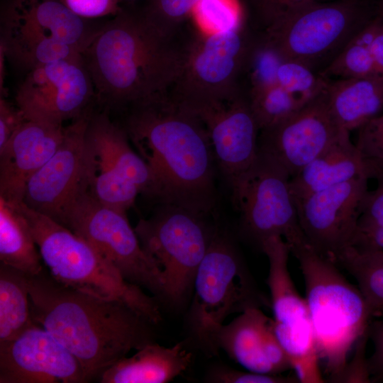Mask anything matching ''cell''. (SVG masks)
Masks as SVG:
<instances>
[{"instance_id": "obj_1", "label": "cell", "mask_w": 383, "mask_h": 383, "mask_svg": "<svg viewBox=\"0 0 383 383\" xmlns=\"http://www.w3.org/2000/svg\"><path fill=\"white\" fill-rule=\"evenodd\" d=\"M123 128L151 171L157 203L213 216L216 164L194 112L165 94L131 106Z\"/></svg>"}, {"instance_id": "obj_2", "label": "cell", "mask_w": 383, "mask_h": 383, "mask_svg": "<svg viewBox=\"0 0 383 383\" xmlns=\"http://www.w3.org/2000/svg\"><path fill=\"white\" fill-rule=\"evenodd\" d=\"M28 287L33 321L75 356L88 382L155 342L156 325L123 301L67 287L44 267L28 275Z\"/></svg>"}, {"instance_id": "obj_3", "label": "cell", "mask_w": 383, "mask_h": 383, "mask_svg": "<svg viewBox=\"0 0 383 383\" xmlns=\"http://www.w3.org/2000/svg\"><path fill=\"white\" fill-rule=\"evenodd\" d=\"M141 12L121 9L99 26L82 53L99 99L109 106H133L167 94L183 67L185 49Z\"/></svg>"}, {"instance_id": "obj_4", "label": "cell", "mask_w": 383, "mask_h": 383, "mask_svg": "<svg viewBox=\"0 0 383 383\" xmlns=\"http://www.w3.org/2000/svg\"><path fill=\"white\" fill-rule=\"evenodd\" d=\"M290 250L304 276L319 361L330 380L343 382L350 353L372 321L365 299L339 272L336 264L307 242Z\"/></svg>"}, {"instance_id": "obj_5", "label": "cell", "mask_w": 383, "mask_h": 383, "mask_svg": "<svg viewBox=\"0 0 383 383\" xmlns=\"http://www.w3.org/2000/svg\"><path fill=\"white\" fill-rule=\"evenodd\" d=\"M13 204L26 219L42 260L57 282L99 297L119 300L155 325L161 322L157 299L126 281L86 240L23 201Z\"/></svg>"}, {"instance_id": "obj_6", "label": "cell", "mask_w": 383, "mask_h": 383, "mask_svg": "<svg viewBox=\"0 0 383 383\" xmlns=\"http://www.w3.org/2000/svg\"><path fill=\"white\" fill-rule=\"evenodd\" d=\"M73 13L62 0H3L0 49L26 73L57 60L83 61L99 27Z\"/></svg>"}, {"instance_id": "obj_7", "label": "cell", "mask_w": 383, "mask_h": 383, "mask_svg": "<svg viewBox=\"0 0 383 383\" xmlns=\"http://www.w3.org/2000/svg\"><path fill=\"white\" fill-rule=\"evenodd\" d=\"M187 316L191 338L213 355L212 336L231 314L271 307L257 287L233 241L218 228L196 271Z\"/></svg>"}, {"instance_id": "obj_8", "label": "cell", "mask_w": 383, "mask_h": 383, "mask_svg": "<svg viewBox=\"0 0 383 383\" xmlns=\"http://www.w3.org/2000/svg\"><path fill=\"white\" fill-rule=\"evenodd\" d=\"M213 216L170 204H157L138 221L135 231L147 255L161 272L163 302L179 306L193 289L194 277L218 230Z\"/></svg>"}, {"instance_id": "obj_9", "label": "cell", "mask_w": 383, "mask_h": 383, "mask_svg": "<svg viewBox=\"0 0 383 383\" xmlns=\"http://www.w3.org/2000/svg\"><path fill=\"white\" fill-rule=\"evenodd\" d=\"M372 13L368 0L313 1L282 13L269 24L265 38L285 60L312 68L333 59Z\"/></svg>"}, {"instance_id": "obj_10", "label": "cell", "mask_w": 383, "mask_h": 383, "mask_svg": "<svg viewBox=\"0 0 383 383\" xmlns=\"http://www.w3.org/2000/svg\"><path fill=\"white\" fill-rule=\"evenodd\" d=\"M84 165L87 191L101 203L126 212L140 194L155 200L151 171L106 113L89 116Z\"/></svg>"}, {"instance_id": "obj_11", "label": "cell", "mask_w": 383, "mask_h": 383, "mask_svg": "<svg viewBox=\"0 0 383 383\" xmlns=\"http://www.w3.org/2000/svg\"><path fill=\"white\" fill-rule=\"evenodd\" d=\"M57 222L90 244L126 281L145 288L163 302L161 272L142 248L126 212L101 203L84 190Z\"/></svg>"}, {"instance_id": "obj_12", "label": "cell", "mask_w": 383, "mask_h": 383, "mask_svg": "<svg viewBox=\"0 0 383 383\" xmlns=\"http://www.w3.org/2000/svg\"><path fill=\"white\" fill-rule=\"evenodd\" d=\"M290 177L258 152L232 199L240 213L242 236L260 250L265 241L282 237L292 248L306 243L290 189Z\"/></svg>"}, {"instance_id": "obj_13", "label": "cell", "mask_w": 383, "mask_h": 383, "mask_svg": "<svg viewBox=\"0 0 383 383\" xmlns=\"http://www.w3.org/2000/svg\"><path fill=\"white\" fill-rule=\"evenodd\" d=\"M252 44L242 26L203 33L185 49L182 72L172 97L187 108L227 101L237 96Z\"/></svg>"}, {"instance_id": "obj_14", "label": "cell", "mask_w": 383, "mask_h": 383, "mask_svg": "<svg viewBox=\"0 0 383 383\" xmlns=\"http://www.w3.org/2000/svg\"><path fill=\"white\" fill-rule=\"evenodd\" d=\"M94 92L83 61L63 60L26 72L15 100L27 120L62 126L84 114Z\"/></svg>"}, {"instance_id": "obj_15", "label": "cell", "mask_w": 383, "mask_h": 383, "mask_svg": "<svg viewBox=\"0 0 383 383\" xmlns=\"http://www.w3.org/2000/svg\"><path fill=\"white\" fill-rule=\"evenodd\" d=\"M368 180L355 179L294 201L307 243L334 263L337 255L352 245L369 192Z\"/></svg>"}, {"instance_id": "obj_16", "label": "cell", "mask_w": 383, "mask_h": 383, "mask_svg": "<svg viewBox=\"0 0 383 383\" xmlns=\"http://www.w3.org/2000/svg\"><path fill=\"white\" fill-rule=\"evenodd\" d=\"M345 131L333 116L324 89L285 121L260 131L258 152L280 166L291 179Z\"/></svg>"}, {"instance_id": "obj_17", "label": "cell", "mask_w": 383, "mask_h": 383, "mask_svg": "<svg viewBox=\"0 0 383 383\" xmlns=\"http://www.w3.org/2000/svg\"><path fill=\"white\" fill-rule=\"evenodd\" d=\"M188 109L207 131L216 166L233 199L258 156L260 131L249 101L238 94L227 101Z\"/></svg>"}, {"instance_id": "obj_18", "label": "cell", "mask_w": 383, "mask_h": 383, "mask_svg": "<svg viewBox=\"0 0 383 383\" xmlns=\"http://www.w3.org/2000/svg\"><path fill=\"white\" fill-rule=\"evenodd\" d=\"M85 113L65 127L63 139L53 155L30 177L23 202L58 221L84 186Z\"/></svg>"}, {"instance_id": "obj_19", "label": "cell", "mask_w": 383, "mask_h": 383, "mask_svg": "<svg viewBox=\"0 0 383 383\" xmlns=\"http://www.w3.org/2000/svg\"><path fill=\"white\" fill-rule=\"evenodd\" d=\"M89 382L79 360L35 323L0 343V383Z\"/></svg>"}, {"instance_id": "obj_20", "label": "cell", "mask_w": 383, "mask_h": 383, "mask_svg": "<svg viewBox=\"0 0 383 383\" xmlns=\"http://www.w3.org/2000/svg\"><path fill=\"white\" fill-rule=\"evenodd\" d=\"M65 126L26 120L0 148V198L11 204L23 201L30 177L53 155Z\"/></svg>"}, {"instance_id": "obj_21", "label": "cell", "mask_w": 383, "mask_h": 383, "mask_svg": "<svg viewBox=\"0 0 383 383\" xmlns=\"http://www.w3.org/2000/svg\"><path fill=\"white\" fill-rule=\"evenodd\" d=\"M383 177V170L366 158L345 131L299 173L290 179L294 201L358 178Z\"/></svg>"}, {"instance_id": "obj_22", "label": "cell", "mask_w": 383, "mask_h": 383, "mask_svg": "<svg viewBox=\"0 0 383 383\" xmlns=\"http://www.w3.org/2000/svg\"><path fill=\"white\" fill-rule=\"evenodd\" d=\"M192 353L183 343L166 348L150 343L106 369L99 377L101 383H165L184 372Z\"/></svg>"}, {"instance_id": "obj_23", "label": "cell", "mask_w": 383, "mask_h": 383, "mask_svg": "<svg viewBox=\"0 0 383 383\" xmlns=\"http://www.w3.org/2000/svg\"><path fill=\"white\" fill-rule=\"evenodd\" d=\"M271 318L260 308H249L230 323L216 328L212 336L213 355L220 349L248 371L277 374L265 357L263 335Z\"/></svg>"}, {"instance_id": "obj_24", "label": "cell", "mask_w": 383, "mask_h": 383, "mask_svg": "<svg viewBox=\"0 0 383 383\" xmlns=\"http://www.w3.org/2000/svg\"><path fill=\"white\" fill-rule=\"evenodd\" d=\"M325 94L330 110L348 131L359 129L383 108V77L328 81Z\"/></svg>"}, {"instance_id": "obj_25", "label": "cell", "mask_w": 383, "mask_h": 383, "mask_svg": "<svg viewBox=\"0 0 383 383\" xmlns=\"http://www.w3.org/2000/svg\"><path fill=\"white\" fill-rule=\"evenodd\" d=\"M260 251L269 261L267 284L274 321L291 323L309 318L306 299L296 291L289 272V245L282 237L273 236L264 242Z\"/></svg>"}, {"instance_id": "obj_26", "label": "cell", "mask_w": 383, "mask_h": 383, "mask_svg": "<svg viewBox=\"0 0 383 383\" xmlns=\"http://www.w3.org/2000/svg\"><path fill=\"white\" fill-rule=\"evenodd\" d=\"M42 261L26 219L13 204L0 198V262L30 276L43 269Z\"/></svg>"}, {"instance_id": "obj_27", "label": "cell", "mask_w": 383, "mask_h": 383, "mask_svg": "<svg viewBox=\"0 0 383 383\" xmlns=\"http://www.w3.org/2000/svg\"><path fill=\"white\" fill-rule=\"evenodd\" d=\"M34 324L28 275L0 262V343L16 338Z\"/></svg>"}, {"instance_id": "obj_28", "label": "cell", "mask_w": 383, "mask_h": 383, "mask_svg": "<svg viewBox=\"0 0 383 383\" xmlns=\"http://www.w3.org/2000/svg\"><path fill=\"white\" fill-rule=\"evenodd\" d=\"M335 264L357 281L372 319L383 316V250L349 245L337 255Z\"/></svg>"}, {"instance_id": "obj_29", "label": "cell", "mask_w": 383, "mask_h": 383, "mask_svg": "<svg viewBox=\"0 0 383 383\" xmlns=\"http://www.w3.org/2000/svg\"><path fill=\"white\" fill-rule=\"evenodd\" d=\"M273 327L299 382H323L310 318L291 323H280L274 320Z\"/></svg>"}, {"instance_id": "obj_30", "label": "cell", "mask_w": 383, "mask_h": 383, "mask_svg": "<svg viewBox=\"0 0 383 383\" xmlns=\"http://www.w3.org/2000/svg\"><path fill=\"white\" fill-rule=\"evenodd\" d=\"M248 101L260 131L280 123L304 106L277 84L250 90Z\"/></svg>"}, {"instance_id": "obj_31", "label": "cell", "mask_w": 383, "mask_h": 383, "mask_svg": "<svg viewBox=\"0 0 383 383\" xmlns=\"http://www.w3.org/2000/svg\"><path fill=\"white\" fill-rule=\"evenodd\" d=\"M321 76L340 79L369 78L382 76L368 46L349 41L326 67ZM383 77V76H382Z\"/></svg>"}, {"instance_id": "obj_32", "label": "cell", "mask_w": 383, "mask_h": 383, "mask_svg": "<svg viewBox=\"0 0 383 383\" xmlns=\"http://www.w3.org/2000/svg\"><path fill=\"white\" fill-rule=\"evenodd\" d=\"M328 81L307 65L289 60H284L277 74V84L304 105L324 91Z\"/></svg>"}, {"instance_id": "obj_33", "label": "cell", "mask_w": 383, "mask_h": 383, "mask_svg": "<svg viewBox=\"0 0 383 383\" xmlns=\"http://www.w3.org/2000/svg\"><path fill=\"white\" fill-rule=\"evenodd\" d=\"M192 13L206 33L228 31L242 26V10L237 0H199Z\"/></svg>"}, {"instance_id": "obj_34", "label": "cell", "mask_w": 383, "mask_h": 383, "mask_svg": "<svg viewBox=\"0 0 383 383\" xmlns=\"http://www.w3.org/2000/svg\"><path fill=\"white\" fill-rule=\"evenodd\" d=\"M284 60L285 59L266 38L257 45H252L245 65L250 79V90L277 84V71Z\"/></svg>"}, {"instance_id": "obj_35", "label": "cell", "mask_w": 383, "mask_h": 383, "mask_svg": "<svg viewBox=\"0 0 383 383\" xmlns=\"http://www.w3.org/2000/svg\"><path fill=\"white\" fill-rule=\"evenodd\" d=\"M199 0H146L141 11L146 20L168 36L192 13Z\"/></svg>"}, {"instance_id": "obj_36", "label": "cell", "mask_w": 383, "mask_h": 383, "mask_svg": "<svg viewBox=\"0 0 383 383\" xmlns=\"http://www.w3.org/2000/svg\"><path fill=\"white\" fill-rule=\"evenodd\" d=\"M206 381L213 383H294L296 377H287L279 374H263L248 371L243 372L226 366L211 369L206 375Z\"/></svg>"}, {"instance_id": "obj_37", "label": "cell", "mask_w": 383, "mask_h": 383, "mask_svg": "<svg viewBox=\"0 0 383 383\" xmlns=\"http://www.w3.org/2000/svg\"><path fill=\"white\" fill-rule=\"evenodd\" d=\"M357 130L356 146L366 158L383 170V114L374 117Z\"/></svg>"}, {"instance_id": "obj_38", "label": "cell", "mask_w": 383, "mask_h": 383, "mask_svg": "<svg viewBox=\"0 0 383 383\" xmlns=\"http://www.w3.org/2000/svg\"><path fill=\"white\" fill-rule=\"evenodd\" d=\"M377 187L368 192L361 206L358 230L383 227V177Z\"/></svg>"}, {"instance_id": "obj_39", "label": "cell", "mask_w": 383, "mask_h": 383, "mask_svg": "<svg viewBox=\"0 0 383 383\" xmlns=\"http://www.w3.org/2000/svg\"><path fill=\"white\" fill-rule=\"evenodd\" d=\"M122 0H62L76 15L86 19L116 15Z\"/></svg>"}, {"instance_id": "obj_40", "label": "cell", "mask_w": 383, "mask_h": 383, "mask_svg": "<svg viewBox=\"0 0 383 383\" xmlns=\"http://www.w3.org/2000/svg\"><path fill=\"white\" fill-rule=\"evenodd\" d=\"M367 335L374 347L372 355L367 359L370 380L383 381V318L370 322Z\"/></svg>"}, {"instance_id": "obj_41", "label": "cell", "mask_w": 383, "mask_h": 383, "mask_svg": "<svg viewBox=\"0 0 383 383\" xmlns=\"http://www.w3.org/2000/svg\"><path fill=\"white\" fill-rule=\"evenodd\" d=\"M274 319H270L263 335V349L266 359L277 374L292 369L289 360L274 331Z\"/></svg>"}, {"instance_id": "obj_42", "label": "cell", "mask_w": 383, "mask_h": 383, "mask_svg": "<svg viewBox=\"0 0 383 383\" xmlns=\"http://www.w3.org/2000/svg\"><path fill=\"white\" fill-rule=\"evenodd\" d=\"M23 113L4 98L0 99V148H1L25 123Z\"/></svg>"}, {"instance_id": "obj_43", "label": "cell", "mask_w": 383, "mask_h": 383, "mask_svg": "<svg viewBox=\"0 0 383 383\" xmlns=\"http://www.w3.org/2000/svg\"><path fill=\"white\" fill-rule=\"evenodd\" d=\"M351 245L363 249L383 250V227L357 231Z\"/></svg>"}, {"instance_id": "obj_44", "label": "cell", "mask_w": 383, "mask_h": 383, "mask_svg": "<svg viewBox=\"0 0 383 383\" xmlns=\"http://www.w3.org/2000/svg\"><path fill=\"white\" fill-rule=\"evenodd\" d=\"M370 48L377 70L383 76V19L381 17L377 18Z\"/></svg>"}, {"instance_id": "obj_45", "label": "cell", "mask_w": 383, "mask_h": 383, "mask_svg": "<svg viewBox=\"0 0 383 383\" xmlns=\"http://www.w3.org/2000/svg\"><path fill=\"white\" fill-rule=\"evenodd\" d=\"M250 1L268 24L274 21L281 13L282 0Z\"/></svg>"}, {"instance_id": "obj_46", "label": "cell", "mask_w": 383, "mask_h": 383, "mask_svg": "<svg viewBox=\"0 0 383 383\" xmlns=\"http://www.w3.org/2000/svg\"><path fill=\"white\" fill-rule=\"evenodd\" d=\"M379 10H380V13H381V18L383 19V0L380 3Z\"/></svg>"}, {"instance_id": "obj_47", "label": "cell", "mask_w": 383, "mask_h": 383, "mask_svg": "<svg viewBox=\"0 0 383 383\" xmlns=\"http://www.w3.org/2000/svg\"><path fill=\"white\" fill-rule=\"evenodd\" d=\"M316 1H328L327 0H315Z\"/></svg>"}]
</instances>
